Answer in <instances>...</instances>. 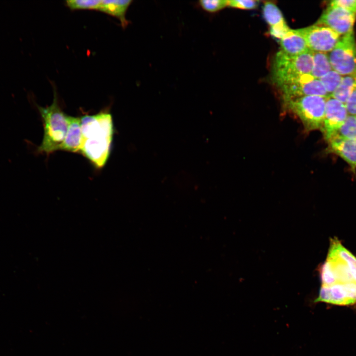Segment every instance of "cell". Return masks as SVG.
<instances>
[{
	"label": "cell",
	"mask_w": 356,
	"mask_h": 356,
	"mask_svg": "<svg viewBox=\"0 0 356 356\" xmlns=\"http://www.w3.org/2000/svg\"><path fill=\"white\" fill-rule=\"evenodd\" d=\"M320 274L321 286L314 302L344 306L356 305V257L336 238L330 240Z\"/></svg>",
	"instance_id": "1"
},
{
	"label": "cell",
	"mask_w": 356,
	"mask_h": 356,
	"mask_svg": "<svg viewBox=\"0 0 356 356\" xmlns=\"http://www.w3.org/2000/svg\"><path fill=\"white\" fill-rule=\"evenodd\" d=\"M82 141L80 153L96 168L101 169L109 157L114 134L113 119L109 110L80 117Z\"/></svg>",
	"instance_id": "2"
},
{
	"label": "cell",
	"mask_w": 356,
	"mask_h": 356,
	"mask_svg": "<svg viewBox=\"0 0 356 356\" xmlns=\"http://www.w3.org/2000/svg\"><path fill=\"white\" fill-rule=\"evenodd\" d=\"M52 103L46 107L37 105L43 124L44 134L41 143L36 153L47 156L59 150L68 129V115L61 109L56 90H53Z\"/></svg>",
	"instance_id": "3"
},
{
	"label": "cell",
	"mask_w": 356,
	"mask_h": 356,
	"mask_svg": "<svg viewBox=\"0 0 356 356\" xmlns=\"http://www.w3.org/2000/svg\"><path fill=\"white\" fill-rule=\"evenodd\" d=\"M312 66L313 52L310 50L296 56L280 50L274 59L273 78L279 86L301 76L311 74Z\"/></svg>",
	"instance_id": "4"
},
{
	"label": "cell",
	"mask_w": 356,
	"mask_h": 356,
	"mask_svg": "<svg viewBox=\"0 0 356 356\" xmlns=\"http://www.w3.org/2000/svg\"><path fill=\"white\" fill-rule=\"evenodd\" d=\"M327 97L307 95L285 101L286 106L301 120L307 131L321 129Z\"/></svg>",
	"instance_id": "5"
},
{
	"label": "cell",
	"mask_w": 356,
	"mask_h": 356,
	"mask_svg": "<svg viewBox=\"0 0 356 356\" xmlns=\"http://www.w3.org/2000/svg\"><path fill=\"white\" fill-rule=\"evenodd\" d=\"M328 56L332 69L340 75L356 76V41L354 32L341 37Z\"/></svg>",
	"instance_id": "6"
},
{
	"label": "cell",
	"mask_w": 356,
	"mask_h": 356,
	"mask_svg": "<svg viewBox=\"0 0 356 356\" xmlns=\"http://www.w3.org/2000/svg\"><path fill=\"white\" fill-rule=\"evenodd\" d=\"M278 86L283 93L285 101L307 95L326 97L330 96L319 79L314 78L311 74L301 76Z\"/></svg>",
	"instance_id": "7"
},
{
	"label": "cell",
	"mask_w": 356,
	"mask_h": 356,
	"mask_svg": "<svg viewBox=\"0 0 356 356\" xmlns=\"http://www.w3.org/2000/svg\"><path fill=\"white\" fill-rule=\"evenodd\" d=\"M299 30L305 38L309 49L313 52H330L341 38L330 28L317 23Z\"/></svg>",
	"instance_id": "8"
},
{
	"label": "cell",
	"mask_w": 356,
	"mask_h": 356,
	"mask_svg": "<svg viewBox=\"0 0 356 356\" xmlns=\"http://www.w3.org/2000/svg\"><path fill=\"white\" fill-rule=\"evenodd\" d=\"M356 19V14L329 4L317 23L330 28L342 37L354 32Z\"/></svg>",
	"instance_id": "9"
},
{
	"label": "cell",
	"mask_w": 356,
	"mask_h": 356,
	"mask_svg": "<svg viewBox=\"0 0 356 356\" xmlns=\"http://www.w3.org/2000/svg\"><path fill=\"white\" fill-rule=\"evenodd\" d=\"M348 116L344 103L332 96L327 97L325 117L321 129L327 140L343 125Z\"/></svg>",
	"instance_id": "10"
},
{
	"label": "cell",
	"mask_w": 356,
	"mask_h": 356,
	"mask_svg": "<svg viewBox=\"0 0 356 356\" xmlns=\"http://www.w3.org/2000/svg\"><path fill=\"white\" fill-rule=\"evenodd\" d=\"M68 126L65 138L59 150L70 152H79L82 141L80 117L68 115Z\"/></svg>",
	"instance_id": "11"
},
{
	"label": "cell",
	"mask_w": 356,
	"mask_h": 356,
	"mask_svg": "<svg viewBox=\"0 0 356 356\" xmlns=\"http://www.w3.org/2000/svg\"><path fill=\"white\" fill-rule=\"evenodd\" d=\"M280 44L281 50L292 56L300 55L310 50L305 38L299 29H290L280 39Z\"/></svg>",
	"instance_id": "12"
},
{
	"label": "cell",
	"mask_w": 356,
	"mask_h": 356,
	"mask_svg": "<svg viewBox=\"0 0 356 356\" xmlns=\"http://www.w3.org/2000/svg\"><path fill=\"white\" fill-rule=\"evenodd\" d=\"M330 149L353 168L356 167V140L336 138L328 141Z\"/></svg>",
	"instance_id": "13"
},
{
	"label": "cell",
	"mask_w": 356,
	"mask_h": 356,
	"mask_svg": "<svg viewBox=\"0 0 356 356\" xmlns=\"http://www.w3.org/2000/svg\"><path fill=\"white\" fill-rule=\"evenodd\" d=\"M132 1V0H100L98 10L115 17L119 19L122 26L126 28L129 24L126 14Z\"/></svg>",
	"instance_id": "14"
},
{
	"label": "cell",
	"mask_w": 356,
	"mask_h": 356,
	"mask_svg": "<svg viewBox=\"0 0 356 356\" xmlns=\"http://www.w3.org/2000/svg\"><path fill=\"white\" fill-rule=\"evenodd\" d=\"M332 70L327 53L313 52V66L311 75L314 78L319 79Z\"/></svg>",
	"instance_id": "15"
},
{
	"label": "cell",
	"mask_w": 356,
	"mask_h": 356,
	"mask_svg": "<svg viewBox=\"0 0 356 356\" xmlns=\"http://www.w3.org/2000/svg\"><path fill=\"white\" fill-rule=\"evenodd\" d=\"M336 138L356 140V116L348 115L343 125L327 141Z\"/></svg>",
	"instance_id": "16"
},
{
	"label": "cell",
	"mask_w": 356,
	"mask_h": 356,
	"mask_svg": "<svg viewBox=\"0 0 356 356\" xmlns=\"http://www.w3.org/2000/svg\"><path fill=\"white\" fill-rule=\"evenodd\" d=\"M356 82V76H345L331 96L345 104Z\"/></svg>",
	"instance_id": "17"
},
{
	"label": "cell",
	"mask_w": 356,
	"mask_h": 356,
	"mask_svg": "<svg viewBox=\"0 0 356 356\" xmlns=\"http://www.w3.org/2000/svg\"><path fill=\"white\" fill-rule=\"evenodd\" d=\"M263 16L270 26L284 21L280 10L275 4L270 2L265 3L263 7Z\"/></svg>",
	"instance_id": "18"
},
{
	"label": "cell",
	"mask_w": 356,
	"mask_h": 356,
	"mask_svg": "<svg viewBox=\"0 0 356 356\" xmlns=\"http://www.w3.org/2000/svg\"><path fill=\"white\" fill-rule=\"evenodd\" d=\"M342 77L338 73L332 70L319 79L322 83L327 92L331 96L339 85Z\"/></svg>",
	"instance_id": "19"
},
{
	"label": "cell",
	"mask_w": 356,
	"mask_h": 356,
	"mask_svg": "<svg viewBox=\"0 0 356 356\" xmlns=\"http://www.w3.org/2000/svg\"><path fill=\"white\" fill-rule=\"evenodd\" d=\"M100 0H70L66 1V4L71 10H98Z\"/></svg>",
	"instance_id": "20"
},
{
	"label": "cell",
	"mask_w": 356,
	"mask_h": 356,
	"mask_svg": "<svg viewBox=\"0 0 356 356\" xmlns=\"http://www.w3.org/2000/svg\"><path fill=\"white\" fill-rule=\"evenodd\" d=\"M198 5L206 12L215 13L228 6V0H203L198 1Z\"/></svg>",
	"instance_id": "21"
},
{
	"label": "cell",
	"mask_w": 356,
	"mask_h": 356,
	"mask_svg": "<svg viewBox=\"0 0 356 356\" xmlns=\"http://www.w3.org/2000/svg\"><path fill=\"white\" fill-rule=\"evenodd\" d=\"M259 1L252 0H228V6L244 9H251L256 8Z\"/></svg>",
	"instance_id": "22"
},
{
	"label": "cell",
	"mask_w": 356,
	"mask_h": 356,
	"mask_svg": "<svg viewBox=\"0 0 356 356\" xmlns=\"http://www.w3.org/2000/svg\"><path fill=\"white\" fill-rule=\"evenodd\" d=\"M285 21L270 26V34L276 38L281 39L290 30Z\"/></svg>",
	"instance_id": "23"
},
{
	"label": "cell",
	"mask_w": 356,
	"mask_h": 356,
	"mask_svg": "<svg viewBox=\"0 0 356 356\" xmlns=\"http://www.w3.org/2000/svg\"><path fill=\"white\" fill-rule=\"evenodd\" d=\"M345 105L349 115L356 116V82Z\"/></svg>",
	"instance_id": "24"
},
{
	"label": "cell",
	"mask_w": 356,
	"mask_h": 356,
	"mask_svg": "<svg viewBox=\"0 0 356 356\" xmlns=\"http://www.w3.org/2000/svg\"><path fill=\"white\" fill-rule=\"evenodd\" d=\"M329 4L337 6L356 14V0H334Z\"/></svg>",
	"instance_id": "25"
}]
</instances>
